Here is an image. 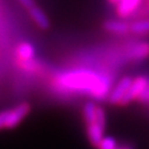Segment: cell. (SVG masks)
<instances>
[{"mask_svg":"<svg viewBox=\"0 0 149 149\" xmlns=\"http://www.w3.org/2000/svg\"><path fill=\"white\" fill-rule=\"evenodd\" d=\"M55 86L61 91L86 94L96 100L108 97L113 88L109 77L85 68L68 69L59 73L55 77Z\"/></svg>","mask_w":149,"mask_h":149,"instance_id":"1","label":"cell"},{"mask_svg":"<svg viewBox=\"0 0 149 149\" xmlns=\"http://www.w3.org/2000/svg\"><path fill=\"white\" fill-rule=\"evenodd\" d=\"M29 111H31V106L27 102L17 104L13 108L0 110V130L13 129L18 127L28 115Z\"/></svg>","mask_w":149,"mask_h":149,"instance_id":"2","label":"cell"},{"mask_svg":"<svg viewBox=\"0 0 149 149\" xmlns=\"http://www.w3.org/2000/svg\"><path fill=\"white\" fill-rule=\"evenodd\" d=\"M106 129V111L103 110L102 107H97V114L96 119L92 122L86 123V130H87V136L89 142L97 147L100 141L103 139V133Z\"/></svg>","mask_w":149,"mask_h":149,"instance_id":"3","label":"cell"},{"mask_svg":"<svg viewBox=\"0 0 149 149\" xmlns=\"http://www.w3.org/2000/svg\"><path fill=\"white\" fill-rule=\"evenodd\" d=\"M133 78L130 77H123L121 78L115 85L111 88L109 95H108V100L110 103L113 104H120L121 101L123 100V97L126 96V94L128 93L132 84H133Z\"/></svg>","mask_w":149,"mask_h":149,"instance_id":"4","label":"cell"},{"mask_svg":"<svg viewBox=\"0 0 149 149\" xmlns=\"http://www.w3.org/2000/svg\"><path fill=\"white\" fill-rule=\"evenodd\" d=\"M148 82H149V79L146 78V77H143V75L135 78V79L133 80V84H132V86H130L128 93L126 94V96L123 97V100L121 101L120 104H121V106H125V104L130 103V102L134 101V100H139L140 96H141V94H142L143 91L146 89Z\"/></svg>","mask_w":149,"mask_h":149,"instance_id":"5","label":"cell"},{"mask_svg":"<svg viewBox=\"0 0 149 149\" xmlns=\"http://www.w3.org/2000/svg\"><path fill=\"white\" fill-rule=\"evenodd\" d=\"M143 0H120L115 5L116 13L121 18H128L139 10Z\"/></svg>","mask_w":149,"mask_h":149,"instance_id":"6","label":"cell"},{"mask_svg":"<svg viewBox=\"0 0 149 149\" xmlns=\"http://www.w3.org/2000/svg\"><path fill=\"white\" fill-rule=\"evenodd\" d=\"M103 27L107 32L113 34H119V35L130 32V24L122 20H107L103 24Z\"/></svg>","mask_w":149,"mask_h":149,"instance_id":"7","label":"cell"},{"mask_svg":"<svg viewBox=\"0 0 149 149\" xmlns=\"http://www.w3.org/2000/svg\"><path fill=\"white\" fill-rule=\"evenodd\" d=\"M27 11H28V13H29L32 20L34 21V24L38 26L39 28H41V29H47V28L49 27V20H48V18H47V15L45 14V12H44L40 7H38V6L35 5V6L31 7V8L27 10Z\"/></svg>","mask_w":149,"mask_h":149,"instance_id":"8","label":"cell"},{"mask_svg":"<svg viewBox=\"0 0 149 149\" xmlns=\"http://www.w3.org/2000/svg\"><path fill=\"white\" fill-rule=\"evenodd\" d=\"M128 56L132 60L141 61L149 58V42H139L128 51Z\"/></svg>","mask_w":149,"mask_h":149,"instance_id":"9","label":"cell"},{"mask_svg":"<svg viewBox=\"0 0 149 149\" xmlns=\"http://www.w3.org/2000/svg\"><path fill=\"white\" fill-rule=\"evenodd\" d=\"M15 52H17V56L24 62H29L35 56L34 46L31 42H27V41H24V42L19 44L17 46Z\"/></svg>","mask_w":149,"mask_h":149,"instance_id":"10","label":"cell"},{"mask_svg":"<svg viewBox=\"0 0 149 149\" xmlns=\"http://www.w3.org/2000/svg\"><path fill=\"white\" fill-rule=\"evenodd\" d=\"M130 32L135 35L149 34V19H140L130 24Z\"/></svg>","mask_w":149,"mask_h":149,"instance_id":"11","label":"cell"},{"mask_svg":"<svg viewBox=\"0 0 149 149\" xmlns=\"http://www.w3.org/2000/svg\"><path fill=\"white\" fill-rule=\"evenodd\" d=\"M97 149H118L116 140L111 136H103V139L97 144Z\"/></svg>","mask_w":149,"mask_h":149,"instance_id":"12","label":"cell"},{"mask_svg":"<svg viewBox=\"0 0 149 149\" xmlns=\"http://www.w3.org/2000/svg\"><path fill=\"white\" fill-rule=\"evenodd\" d=\"M139 101H140V102H143V103H149V82H148L146 89L143 91V93L141 94Z\"/></svg>","mask_w":149,"mask_h":149,"instance_id":"13","label":"cell"},{"mask_svg":"<svg viewBox=\"0 0 149 149\" xmlns=\"http://www.w3.org/2000/svg\"><path fill=\"white\" fill-rule=\"evenodd\" d=\"M18 1H20V4L25 8H27V10H29L31 7L35 6V1H34V0H18Z\"/></svg>","mask_w":149,"mask_h":149,"instance_id":"14","label":"cell"},{"mask_svg":"<svg viewBox=\"0 0 149 149\" xmlns=\"http://www.w3.org/2000/svg\"><path fill=\"white\" fill-rule=\"evenodd\" d=\"M118 149H133V148L129 146H122V147H118Z\"/></svg>","mask_w":149,"mask_h":149,"instance_id":"15","label":"cell"},{"mask_svg":"<svg viewBox=\"0 0 149 149\" xmlns=\"http://www.w3.org/2000/svg\"><path fill=\"white\" fill-rule=\"evenodd\" d=\"M119 1H120V0H109V3L110 4H114V5H116Z\"/></svg>","mask_w":149,"mask_h":149,"instance_id":"16","label":"cell"}]
</instances>
